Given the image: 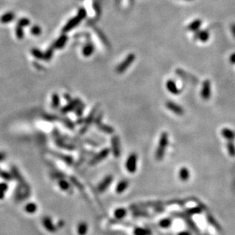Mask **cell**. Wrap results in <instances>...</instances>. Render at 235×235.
<instances>
[{
    "mask_svg": "<svg viewBox=\"0 0 235 235\" xmlns=\"http://www.w3.org/2000/svg\"><path fill=\"white\" fill-rule=\"evenodd\" d=\"M138 155L135 153H131L125 163V168L129 173H134L138 169Z\"/></svg>",
    "mask_w": 235,
    "mask_h": 235,
    "instance_id": "obj_5",
    "label": "cell"
},
{
    "mask_svg": "<svg viewBox=\"0 0 235 235\" xmlns=\"http://www.w3.org/2000/svg\"><path fill=\"white\" fill-rule=\"evenodd\" d=\"M212 96V83L209 80H205L202 83L201 89V97L205 101H208Z\"/></svg>",
    "mask_w": 235,
    "mask_h": 235,
    "instance_id": "obj_6",
    "label": "cell"
},
{
    "mask_svg": "<svg viewBox=\"0 0 235 235\" xmlns=\"http://www.w3.org/2000/svg\"><path fill=\"white\" fill-rule=\"evenodd\" d=\"M126 214H127V212H126L125 209H122V208L118 209L114 211V216L118 219H121L125 217Z\"/></svg>",
    "mask_w": 235,
    "mask_h": 235,
    "instance_id": "obj_22",
    "label": "cell"
},
{
    "mask_svg": "<svg viewBox=\"0 0 235 235\" xmlns=\"http://www.w3.org/2000/svg\"><path fill=\"white\" fill-rule=\"evenodd\" d=\"M202 212V209L200 207L193 208V209H189L187 210V212L190 215H194V214H199Z\"/></svg>",
    "mask_w": 235,
    "mask_h": 235,
    "instance_id": "obj_27",
    "label": "cell"
},
{
    "mask_svg": "<svg viewBox=\"0 0 235 235\" xmlns=\"http://www.w3.org/2000/svg\"><path fill=\"white\" fill-rule=\"evenodd\" d=\"M134 216H138V217H142V216H148V214L145 212H142V211H136L134 212Z\"/></svg>",
    "mask_w": 235,
    "mask_h": 235,
    "instance_id": "obj_28",
    "label": "cell"
},
{
    "mask_svg": "<svg viewBox=\"0 0 235 235\" xmlns=\"http://www.w3.org/2000/svg\"><path fill=\"white\" fill-rule=\"evenodd\" d=\"M169 145V134L167 132L163 131L160 136L159 143L155 153V158L157 160L161 161L163 159L166 154V150Z\"/></svg>",
    "mask_w": 235,
    "mask_h": 235,
    "instance_id": "obj_1",
    "label": "cell"
},
{
    "mask_svg": "<svg viewBox=\"0 0 235 235\" xmlns=\"http://www.w3.org/2000/svg\"><path fill=\"white\" fill-rule=\"evenodd\" d=\"M135 58L136 56L134 53H129L128 56H126L124 60H123L119 64L116 66V73H118V74H121V73H124L126 70H128V67L132 65V63L135 60Z\"/></svg>",
    "mask_w": 235,
    "mask_h": 235,
    "instance_id": "obj_2",
    "label": "cell"
},
{
    "mask_svg": "<svg viewBox=\"0 0 235 235\" xmlns=\"http://www.w3.org/2000/svg\"><path fill=\"white\" fill-rule=\"evenodd\" d=\"M134 235H151V231L149 229L137 227L134 229Z\"/></svg>",
    "mask_w": 235,
    "mask_h": 235,
    "instance_id": "obj_20",
    "label": "cell"
},
{
    "mask_svg": "<svg viewBox=\"0 0 235 235\" xmlns=\"http://www.w3.org/2000/svg\"><path fill=\"white\" fill-rule=\"evenodd\" d=\"M99 106L98 105L96 106H95V108H93V109L92 110L91 112L90 113L89 116H88L87 118H86V127H85L84 132L86 131V129H87V127H89V126H90V124H91L93 122V121H95V119H96V113H97L98 109H99Z\"/></svg>",
    "mask_w": 235,
    "mask_h": 235,
    "instance_id": "obj_12",
    "label": "cell"
},
{
    "mask_svg": "<svg viewBox=\"0 0 235 235\" xmlns=\"http://www.w3.org/2000/svg\"><path fill=\"white\" fill-rule=\"evenodd\" d=\"M87 224L86 223H81L79 225V227H78V232H79V234L80 235H85L86 234V231H87Z\"/></svg>",
    "mask_w": 235,
    "mask_h": 235,
    "instance_id": "obj_25",
    "label": "cell"
},
{
    "mask_svg": "<svg viewBox=\"0 0 235 235\" xmlns=\"http://www.w3.org/2000/svg\"><path fill=\"white\" fill-rule=\"evenodd\" d=\"M230 29H231L232 35H233V37L235 38V24H232L231 27H230Z\"/></svg>",
    "mask_w": 235,
    "mask_h": 235,
    "instance_id": "obj_30",
    "label": "cell"
},
{
    "mask_svg": "<svg viewBox=\"0 0 235 235\" xmlns=\"http://www.w3.org/2000/svg\"><path fill=\"white\" fill-rule=\"evenodd\" d=\"M209 35L208 31H198L195 34V38L202 42H206L209 39Z\"/></svg>",
    "mask_w": 235,
    "mask_h": 235,
    "instance_id": "obj_14",
    "label": "cell"
},
{
    "mask_svg": "<svg viewBox=\"0 0 235 235\" xmlns=\"http://www.w3.org/2000/svg\"><path fill=\"white\" fill-rule=\"evenodd\" d=\"M175 74L177 75L179 77H180L182 80H183L184 81L188 82V83H191V84L193 85H197L199 84V80L196 76H194L192 73H189V72L185 71V70H182L181 68H177L175 70Z\"/></svg>",
    "mask_w": 235,
    "mask_h": 235,
    "instance_id": "obj_3",
    "label": "cell"
},
{
    "mask_svg": "<svg viewBox=\"0 0 235 235\" xmlns=\"http://www.w3.org/2000/svg\"><path fill=\"white\" fill-rule=\"evenodd\" d=\"M95 50V47L93 44H88L86 46L83 47V54L86 57H89V56H91L93 53H94Z\"/></svg>",
    "mask_w": 235,
    "mask_h": 235,
    "instance_id": "obj_18",
    "label": "cell"
},
{
    "mask_svg": "<svg viewBox=\"0 0 235 235\" xmlns=\"http://www.w3.org/2000/svg\"><path fill=\"white\" fill-rule=\"evenodd\" d=\"M178 235H192V234H191V233H190V232L185 231H185L179 232V233H178Z\"/></svg>",
    "mask_w": 235,
    "mask_h": 235,
    "instance_id": "obj_31",
    "label": "cell"
},
{
    "mask_svg": "<svg viewBox=\"0 0 235 235\" xmlns=\"http://www.w3.org/2000/svg\"><path fill=\"white\" fill-rule=\"evenodd\" d=\"M86 10H85L84 8H80V10H79V12H78L77 15L75 16L74 18H72L70 21H69V22H68V23L66 25V26H65L63 31H64V32H68V31L73 29L75 26H76L78 24L80 23V22L83 20V18L86 17Z\"/></svg>",
    "mask_w": 235,
    "mask_h": 235,
    "instance_id": "obj_4",
    "label": "cell"
},
{
    "mask_svg": "<svg viewBox=\"0 0 235 235\" xmlns=\"http://www.w3.org/2000/svg\"><path fill=\"white\" fill-rule=\"evenodd\" d=\"M110 154V149L109 148H104L100 152L98 153L96 156L93 157V159L90 161V165H96V164L102 162L103 160L105 159L106 157H108Z\"/></svg>",
    "mask_w": 235,
    "mask_h": 235,
    "instance_id": "obj_8",
    "label": "cell"
},
{
    "mask_svg": "<svg viewBox=\"0 0 235 235\" xmlns=\"http://www.w3.org/2000/svg\"><path fill=\"white\" fill-rule=\"evenodd\" d=\"M113 181V176L111 175H108L107 176L104 178L102 179L101 182L99 183V185H98V191L99 192H104L109 187V185H111V183Z\"/></svg>",
    "mask_w": 235,
    "mask_h": 235,
    "instance_id": "obj_11",
    "label": "cell"
},
{
    "mask_svg": "<svg viewBox=\"0 0 235 235\" xmlns=\"http://www.w3.org/2000/svg\"><path fill=\"white\" fill-rule=\"evenodd\" d=\"M207 218H208V221H209V223H210L211 224H212V226H213V227H215V228H217L218 230H221L220 226H219V224L217 223V222L215 221V219H214L213 217H212L211 215H209L207 216Z\"/></svg>",
    "mask_w": 235,
    "mask_h": 235,
    "instance_id": "obj_26",
    "label": "cell"
},
{
    "mask_svg": "<svg viewBox=\"0 0 235 235\" xmlns=\"http://www.w3.org/2000/svg\"><path fill=\"white\" fill-rule=\"evenodd\" d=\"M166 88L171 94L174 95V96H177V95H179L181 93V90L179 89L175 82L173 80H171V79L166 81Z\"/></svg>",
    "mask_w": 235,
    "mask_h": 235,
    "instance_id": "obj_10",
    "label": "cell"
},
{
    "mask_svg": "<svg viewBox=\"0 0 235 235\" xmlns=\"http://www.w3.org/2000/svg\"><path fill=\"white\" fill-rule=\"evenodd\" d=\"M221 134L224 138L227 140V141H233L235 139V132L230 128H223L221 131Z\"/></svg>",
    "mask_w": 235,
    "mask_h": 235,
    "instance_id": "obj_13",
    "label": "cell"
},
{
    "mask_svg": "<svg viewBox=\"0 0 235 235\" xmlns=\"http://www.w3.org/2000/svg\"><path fill=\"white\" fill-rule=\"evenodd\" d=\"M128 185H129V182L127 179H123V180L120 181L117 184L115 188V191L118 194H121L124 192L126 189H128Z\"/></svg>",
    "mask_w": 235,
    "mask_h": 235,
    "instance_id": "obj_16",
    "label": "cell"
},
{
    "mask_svg": "<svg viewBox=\"0 0 235 235\" xmlns=\"http://www.w3.org/2000/svg\"><path fill=\"white\" fill-rule=\"evenodd\" d=\"M229 60H230V62L231 64H235V52L230 54Z\"/></svg>",
    "mask_w": 235,
    "mask_h": 235,
    "instance_id": "obj_29",
    "label": "cell"
},
{
    "mask_svg": "<svg viewBox=\"0 0 235 235\" xmlns=\"http://www.w3.org/2000/svg\"><path fill=\"white\" fill-rule=\"evenodd\" d=\"M166 108L169 110L170 111H172V113H174L176 115H182L184 114V109L183 108L181 105H178L177 103L174 102L172 101H168L166 102Z\"/></svg>",
    "mask_w": 235,
    "mask_h": 235,
    "instance_id": "obj_9",
    "label": "cell"
},
{
    "mask_svg": "<svg viewBox=\"0 0 235 235\" xmlns=\"http://www.w3.org/2000/svg\"><path fill=\"white\" fill-rule=\"evenodd\" d=\"M172 224V220L170 218H164L160 222V226L163 228H167Z\"/></svg>",
    "mask_w": 235,
    "mask_h": 235,
    "instance_id": "obj_24",
    "label": "cell"
},
{
    "mask_svg": "<svg viewBox=\"0 0 235 235\" xmlns=\"http://www.w3.org/2000/svg\"><path fill=\"white\" fill-rule=\"evenodd\" d=\"M97 128L99 129V131H101L102 132L108 134H112L114 132V129L110 125H108V124H104L102 123V121L99 122V124H96Z\"/></svg>",
    "mask_w": 235,
    "mask_h": 235,
    "instance_id": "obj_15",
    "label": "cell"
},
{
    "mask_svg": "<svg viewBox=\"0 0 235 235\" xmlns=\"http://www.w3.org/2000/svg\"><path fill=\"white\" fill-rule=\"evenodd\" d=\"M111 152L114 157L118 158L121 156V143L120 138L118 135L112 136L111 139Z\"/></svg>",
    "mask_w": 235,
    "mask_h": 235,
    "instance_id": "obj_7",
    "label": "cell"
},
{
    "mask_svg": "<svg viewBox=\"0 0 235 235\" xmlns=\"http://www.w3.org/2000/svg\"><path fill=\"white\" fill-rule=\"evenodd\" d=\"M227 149L230 157H235V144L233 141H228L227 144Z\"/></svg>",
    "mask_w": 235,
    "mask_h": 235,
    "instance_id": "obj_23",
    "label": "cell"
},
{
    "mask_svg": "<svg viewBox=\"0 0 235 235\" xmlns=\"http://www.w3.org/2000/svg\"><path fill=\"white\" fill-rule=\"evenodd\" d=\"M201 25H202V21L200 19H196L188 25V29L191 32H197Z\"/></svg>",
    "mask_w": 235,
    "mask_h": 235,
    "instance_id": "obj_19",
    "label": "cell"
},
{
    "mask_svg": "<svg viewBox=\"0 0 235 235\" xmlns=\"http://www.w3.org/2000/svg\"><path fill=\"white\" fill-rule=\"evenodd\" d=\"M15 17L13 13L12 12H8V13H5V15H2L0 18L1 22H3V23H7V22H10Z\"/></svg>",
    "mask_w": 235,
    "mask_h": 235,
    "instance_id": "obj_21",
    "label": "cell"
},
{
    "mask_svg": "<svg viewBox=\"0 0 235 235\" xmlns=\"http://www.w3.org/2000/svg\"><path fill=\"white\" fill-rule=\"evenodd\" d=\"M179 178L182 182H186L190 178V172L186 167H182L179 171Z\"/></svg>",
    "mask_w": 235,
    "mask_h": 235,
    "instance_id": "obj_17",
    "label": "cell"
}]
</instances>
